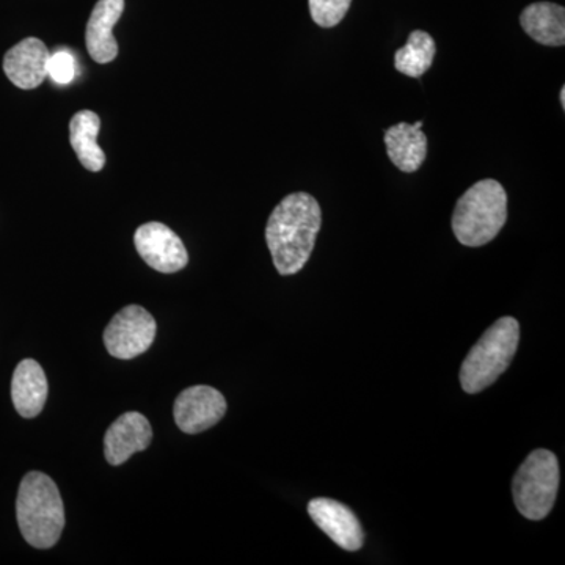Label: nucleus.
Instances as JSON below:
<instances>
[{
	"label": "nucleus",
	"instance_id": "1",
	"mask_svg": "<svg viewBox=\"0 0 565 565\" xmlns=\"http://www.w3.org/2000/svg\"><path fill=\"white\" fill-rule=\"evenodd\" d=\"M321 226V206L310 193H291L277 204L267 221L266 241L278 274L294 275L303 269Z\"/></svg>",
	"mask_w": 565,
	"mask_h": 565
},
{
	"label": "nucleus",
	"instance_id": "2",
	"mask_svg": "<svg viewBox=\"0 0 565 565\" xmlns=\"http://www.w3.org/2000/svg\"><path fill=\"white\" fill-rule=\"evenodd\" d=\"M17 519L22 537L33 548L47 550L57 544L65 527V508L50 476L40 471L24 476L17 498Z\"/></svg>",
	"mask_w": 565,
	"mask_h": 565
},
{
	"label": "nucleus",
	"instance_id": "3",
	"mask_svg": "<svg viewBox=\"0 0 565 565\" xmlns=\"http://www.w3.org/2000/svg\"><path fill=\"white\" fill-rule=\"evenodd\" d=\"M508 221V195L494 180H481L460 196L452 214V232L465 247L492 243Z\"/></svg>",
	"mask_w": 565,
	"mask_h": 565
},
{
	"label": "nucleus",
	"instance_id": "4",
	"mask_svg": "<svg viewBox=\"0 0 565 565\" xmlns=\"http://www.w3.org/2000/svg\"><path fill=\"white\" fill-rule=\"evenodd\" d=\"M519 341L520 326L514 318H501L490 326L460 367L465 392L481 393L494 384L514 360Z\"/></svg>",
	"mask_w": 565,
	"mask_h": 565
},
{
	"label": "nucleus",
	"instance_id": "5",
	"mask_svg": "<svg viewBox=\"0 0 565 565\" xmlns=\"http://www.w3.org/2000/svg\"><path fill=\"white\" fill-rule=\"evenodd\" d=\"M559 489V463L546 449H535L520 465L512 484L514 501L520 514L527 520L545 519L555 505Z\"/></svg>",
	"mask_w": 565,
	"mask_h": 565
},
{
	"label": "nucleus",
	"instance_id": "6",
	"mask_svg": "<svg viewBox=\"0 0 565 565\" xmlns=\"http://www.w3.org/2000/svg\"><path fill=\"white\" fill-rule=\"evenodd\" d=\"M156 330L158 323L145 308L129 305L115 315L104 330V345L115 359L132 360L151 348Z\"/></svg>",
	"mask_w": 565,
	"mask_h": 565
},
{
	"label": "nucleus",
	"instance_id": "7",
	"mask_svg": "<svg viewBox=\"0 0 565 565\" xmlns=\"http://www.w3.org/2000/svg\"><path fill=\"white\" fill-rule=\"evenodd\" d=\"M134 244L145 263L161 274H174L189 263L188 250L173 230L159 222L141 225L134 234Z\"/></svg>",
	"mask_w": 565,
	"mask_h": 565
},
{
	"label": "nucleus",
	"instance_id": "8",
	"mask_svg": "<svg viewBox=\"0 0 565 565\" xmlns=\"http://www.w3.org/2000/svg\"><path fill=\"white\" fill-rule=\"evenodd\" d=\"M225 414V397L212 386H191L174 401V423L184 434L204 433L221 423Z\"/></svg>",
	"mask_w": 565,
	"mask_h": 565
},
{
	"label": "nucleus",
	"instance_id": "9",
	"mask_svg": "<svg viewBox=\"0 0 565 565\" xmlns=\"http://www.w3.org/2000/svg\"><path fill=\"white\" fill-rule=\"evenodd\" d=\"M308 514L316 525L345 552H359L362 548L363 527L348 505L330 498H316L308 504Z\"/></svg>",
	"mask_w": 565,
	"mask_h": 565
},
{
	"label": "nucleus",
	"instance_id": "10",
	"mask_svg": "<svg viewBox=\"0 0 565 565\" xmlns=\"http://www.w3.org/2000/svg\"><path fill=\"white\" fill-rule=\"evenodd\" d=\"M51 52L39 39H25L7 51L3 73L21 90H33L47 79Z\"/></svg>",
	"mask_w": 565,
	"mask_h": 565
},
{
	"label": "nucleus",
	"instance_id": "11",
	"mask_svg": "<svg viewBox=\"0 0 565 565\" xmlns=\"http://www.w3.org/2000/svg\"><path fill=\"white\" fill-rule=\"evenodd\" d=\"M152 440L151 424L139 412H128L111 423L104 437V456L110 465L128 462L136 452L145 451Z\"/></svg>",
	"mask_w": 565,
	"mask_h": 565
},
{
	"label": "nucleus",
	"instance_id": "12",
	"mask_svg": "<svg viewBox=\"0 0 565 565\" xmlns=\"http://www.w3.org/2000/svg\"><path fill=\"white\" fill-rule=\"evenodd\" d=\"M125 11V0H98L93 9L85 31V43L96 63H110L117 58L118 43L114 28Z\"/></svg>",
	"mask_w": 565,
	"mask_h": 565
},
{
	"label": "nucleus",
	"instance_id": "13",
	"mask_svg": "<svg viewBox=\"0 0 565 565\" xmlns=\"http://www.w3.org/2000/svg\"><path fill=\"white\" fill-rule=\"evenodd\" d=\"M47 379L35 360L25 359L14 370L11 381V401L22 418H35L47 401Z\"/></svg>",
	"mask_w": 565,
	"mask_h": 565
},
{
	"label": "nucleus",
	"instance_id": "14",
	"mask_svg": "<svg viewBox=\"0 0 565 565\" xmlns=\"http://www.w3.org/2000/svg\"><path fill=\"white\" fill-rule=\"evenodd\" d=\"M390 161L404 173H414L427 156V137L422 129L408 122L394 125L385 132Z\"/></svg>",
	"mask_w": 565,
	"mask_h": 565
},
{
	"label": "nucleus",
	"instance_id": "15",
	"mask_svg": "<svg viewBox=\"0 0 565 565\" xmlns=\"http://www.w3.org/2000/svg\"><path fill=\"white\" fill-rule=\"evenodd\" d=\"M520 24L531 39L544 46L565 44V10L557 3H531L520 14Z\"/></svg>",
	"mask_w": 565,
	"mask_h": 565
},
{
	"label": "nucleus",
	"instance_id": "16",
	"mask_svg": "<svg viewBox=\"0 0 565 565\" xmlns=\"http://www.w3.org/2000/svg\"><path fill=\"white\" fill-rule=\"evenodd\" d=\"M102 120L92 110H81L71 118L70 141L77 159L88 172H102L106 166V154L98 145Z\"/></svg>",
	"mask_w": 565,
	"mask_h": 565
},
{
	"label": "nucleus",
	"instance_id": "17",
	"mask_svg": "<svg viewBox=\"0 0 565 565\" xmlns=\"http://www.w3.org/2000/svg\"><path fill=\"white\" fill-rule=\"evenodd\" d=\"M435 52L437 47L433 36L424 31H414L405 46L394 54V66L405 76L422 77L433 66Z\"/></svg>",
	"mask_w": 565,
	"mask_h": 565
},
{
	"label": "nucleus",
	"instance_id": "18",
	"mask_svg": "<svg viewBox=\"0 0 565 565\" xmlns=\"http://www.w3.org/2000/svg\"><path fill=\"white\" fill-rule=\"evenodd\" d=\"M352 0H310L311 18L321 28L340 24L351 9Z\"/></svg>",
	"mask_w": 565,
	"mask_h": 565
},
{
	"label": "nucleus",
	"instance_id": "19",
	"mask_svg": "<svg viewBox=\"0 0 565 565\" xmlns=\"http://www.w3.org/2000/svg\"><path fill=\"white\" fill-rule=\"evenodd\" d=\"M76 76V62L73 55L66 51H58L51 54L50 63H47V77L57 84H70Z\"/></svg>",
	"mask_w": 565,
	"mask_h": 565
},
{
	"label": "nucleus",
	"instance_id": "20",
	"mask_svg": "<svg viewBox=\"0 0 565 565\" xmlns=\"http://www.w3.org/2000/svg\"><path fill=\"white\" fill-rule=\"evenodd\" d=\"M561 104H563V109H565V87L561 88Z\"/></svg>",
	"mask_w": 565,
	"mask_h": 565
},
{
	"label": "nucleus",
	"instance_id": "21",
	"mask_svg": "<svg viewBox=\"0 0 565 565\" xmlns=\"http://www.w3.org/2000/svg\"><path fill=\"white\" fill-rule=\"evenodd\" d=\"M423 125H424V122H423V121H416V122H415L416 128H419V129H422V128H423Z\"/></svg>",
	"mask_w": 565,
	"mask_h": 565
}]
</instances>
